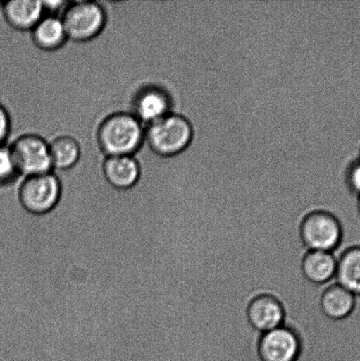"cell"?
<instances>
[{
	"instance_id": "19",
	"label": "cell",
	"mask_w": 360,
	"mask_h": 361,
	"mask_svg": "<svg viewBox=\"0 0 360 361\" xmlns=\"http://www.w3.org/2000/svg\"><path fill=\"white\" fill-rule=\"evenodd\" d=\"M12 128V121L8 111L0 104V146L5 145Z\"/></svg>"
},
{
	"instance_id": "2",
	"label": "cell",
	"mask_w": 360,
	"mask_h": 361,
	"mask_svg": "<svg viewBox=\"0 0 360 361\" xmlns=\"http://www.w3.org/2000/svg\"><path fill=\"white\" fill-rule=\"evenodd\" d=\"M193 137V127L185 116L169 113L148 125L144 141L148 148L162 157L181 154L190 146Z\"/></svg>"
},
{
	"instance_id": "4",
	"label": "cell",
	"mask_w": 360,
	"mask_h": 361,
	"mask_svg": "<svg viewBox=\"0 0 360 361\" xmlns=\"http://www.w3.org/2000/svg\"><path fill=\"white\" fill-rule=\"evenodd\" d=\"M18 175L28 176L53 171L49 142L35 133L17 137L9 146Z\"/></svg>"
},
{
	"instance_id": "3",
	"label": "cell",
	"mask_w": 360,
	"mask_h": 361,
	"mask_svg": "<svg viewBox=\"0 0 360 361\" xmlns=\"http://www.w3.org/2000/svg\"><path fill=\"white\" fill-rule=\"evenodd\" d=\"M60 18L68 40L87 42L94 40L104 31L107 13L100 2L79 0L67 3Z\"/></svg>"
},
{
	"instance_id": "1",
	"label": "cell",
	"mask_w": 360,
	"mask_h": 361,
	"mask_svg": "<svg viewBox=\"0 0 360 361\" xmlns=\"http://www.w3.org/2000/svg\"><path fill=\"white\" fill-rule=\"evenodd\" d=\"M143 123L132 112L111 113L99 123L97 140L105 157L134 155L144 141Z\"/></svg>"
},
{
	"instance_id": "22",
	"label": "cell",
	"mask_w": 360,
	"mask_h": 361,
	"mask_svg": "<svg viewBox=\"0 0 360 361\" xmlns=\"http://www.w3.org/2000/svg\"><path fill=\"white\" fill-rule=\"evenodd\" d=\"M359 160H360V149H359Z\"/></svg>"
},
{
	"instance_id": "14",
	"label": "cell",
	"mask_w": 360,
	"mask_h": 361,
	"mask_svg": "<svg viewBox=\"0 0 360 361\" xmlns=\"http://www.w3.org/2000/svg\"><path fill=\"white\" fill-rule=\"evenodd\" d=\"M48 142L53 171H68L79 164L82 147L76 137L61 134Z\"/></svg>"
},
{
	"instance_id": "8",
	"label": "cell",
	"mask_w": 360,
	"mask_h": 361,
	"mask_svg": "<svg viewBox=\"0 0 360 361\" xmlns=\"http://www.w3.org/2000/svg\"><path fill=\"white\" fill-rule=\"evenodd\" d=\"M132 102V114L147 126L170 113V97L159 87H144L137 92Z\"/></svg>"
},
{
	"instance_id": "7",
	"label": "cell",
	"mask_w": 360,
	"mask_h": 361,
	"mask_svg": "<svg viewBox=\"0 0 360 361\" xmlns=\"http://www.w3.org/2000/svg\"><path fill=\"white\" fill-rule=\"evenodd\" d=\"M259 350L263 361H295L301 352V343L295 332L283 325L263 334Z\"/></svg>"
},
{
	"instance_id": "6",
	"label": "cell",
	"mask_w": 360,
	"mask_h": 361,
	"mask_svg": "<svg viewBox=\"0 0 360 361\" xmlns=\"http://www.w3.org/2000/svg\"><path fill=\"white\" fill-rule=\"evenodd\" d=\"M303 243L309 251L334 252L343 239L338 219L327 212L316 211L305 218L302 225Z\"/></svg>"
},
{
	"instance_id": "12",
	"label": "cell",
	"mask_w": 360,
	"mask_h": 361,
	"mask_svg": "<svg viewBox=\"0 0 360 361\" xmlns=\"http://www.w3.org/2000/svg\"><path fill=\"white\" fill-rule=\"evenodd\" d=\"M333 253L337 257V284L360 298V244L338 247Z\"/></svg>"
},
{
	"instance_id": "17",
	"label": "cell",
	"mask_w": 360,
	"mask_h": 361,
	"mask_svg": "<svg viewBox=\"0 0 360 361\" xmlns=\"http://www.w3.org/2000/svg\"><path fill=\"white\" fill-rule=\"evenodd\" d=\"M18 175L10 147L0 146V186L8 185L15 180Z\"/></svg>"
},
{
	"instance_id": "18",
	"label": "cell",
	"mask_w": 360,
	"mask_h": 361,
	"mask_svg": "<svg viewBox=\"0 0 360 361\" xmlns=\"http://www.w3.org/2000/svg\"><path fill=\"white\" fill-rule=\"evenodd\" d=\"M347 190L352 196L360 197V160L354 161L349 166L345 175Z\"/></svg>"
},
{
	"instance_id": "15",
	"label": "cell",
	"mask_w": 360,
	"mask_h": 361,
	"mask_svg": "<svg viewBox=\"0 0 360 361\" xmlns=\"http://www.w3.org/2000/svg\"><path fill=\"white\" fill-rule=\"evenodd\" d=\"M337 257L333 252L309 251L302 262L305 277L314 284H325L336 277Z\"/></svg>"
},
{
	"instance_id": "10",
	"label": "cell",
	"mask_w": 360,
	"mask_h": 361,
	"mask_svg": "<svg viewBox=\"0 0 360 361\" xmlns=\"http://www.w3.org/2000/svg\"><path fill=\"white\" fill-rule=\"evenodd\" d=\"M248 317L254 329L266 334L283 326L285 314L278 300L270 295H260L249 304Z\"/></svg>"
},
{
	"instance_id": "5",
	"label": "cell",
	"mask_w": 360,
	"mask_h": 361,
	"mask_svg": "<svg viewBox=\"0 0 360 361\" xmlns=\"http://www.w3.org/2000/svg\"><path fill=\"white\" fill-rule=\"evenodd\" d=\"M18 196L23 207L35 214H44L58 204L61 183L54 171L23 178L18 187Z\"/></svg>"
},
{
	"instance_id": "9",
	"label": "cell",
	"mask_w": 360,
	"mask_h": 361,
	"mask_svg": "<svg viewBox=\"0 0 360 361\" xmlns=\"http://www.w3.org/2000/svg\"><path fill=\"white\" fill-rule=\"evenodd\" d=\"M102 175L116 190H129L139 182L141 165L134 155L106 157L101 165Z\"/></svg>"
},
{
	"instance_id": "16",
	"label": "cell",
	"mask_w": 360,
	"mask_h": 361,
	"mask_svg": "<svg viewBox=\"0 0 360 361\" xmlns=\"http://www.w3.org/2000/svg\"><path fill=\"white\" fill-rule=\"evenodd\" d=\"M357 305V297L337 284V281L324 292L321 307L327 317L343 320L351 316Z\"/></svg>"
},
{
	"instance_id": "11",
	"label": "cell",
	"mask_w": 360,
	"mask_h": 361,
	"mask_svg": "<svg viewBox=\"0 0 360 361\" xmlns=\"http://www.w3.org/2000/svg\"><path fill=\"white\" fill-rule=\"evenodd\" d=\"M1 10L6 23L14 30L21 32L31 31L44 16V6L38 0L4 2Z\"/></svg>"
},
{
	"instance_id": "21",
	"label": "cell",
	"mask_w": 360,
	"mask_h": 361,
	"mask_svg": "<svg viewBox=\"0 0 360 361\" xmlns=\"http://www.w3.org/2000/svg\"><path fill=\"white\" fill-rule=\"evenodd\" d=\"M356 207H357V212L360 219V197L357 198V203H356Z\"/></svg>"
},
{
	"instance_id": "20",
	"label": "cell",
	"mask_w": 360,
	"mask_h": 361,
	"mask_svg": "<svg viewBox=\"0 0 360 361\" xmlns=\"http://www.w3.org/2000/svg\"><path fill=\"white\" fill-rule=\"evenodd\" d=\"M42 6H44V13L46 12H51L54 13L58 12L60 9H65L68 2L63 1H42Z\"/></svg>"
},
{
	"instance_id": "13",
	"label": "cell",
	"mask_w": 360,
	"mask_h": 361,
	"mask_svg": "<svg viewBox=\"0 0 360 361\" xmlns=\"http://www.w3.org/2000/svg\"><path fill=\"white\" fill-rule=\"evenodd\" d=\"M30 32L35 45L44 51H55L68 40L61 18L51 14L42 17Z\"/></svg>"
}]
</instances>
